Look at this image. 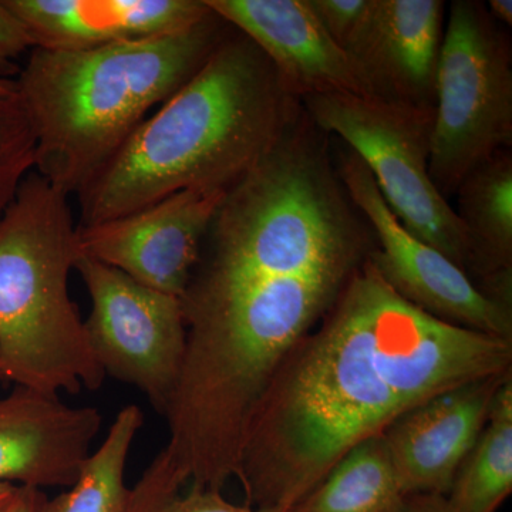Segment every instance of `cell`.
Instances as JSON below:
<instances>
[{
    "mask_svg": "<svg viewBox=\"0 0 512 512\" xmlns=\"http://www.w3.org/2000/svg\"><path fill=\"white\" fill-rule=\"evenodd\" d=\"M512 370V339L421 311L367 259L276 370L249 420L245 505L289 512L352 448L453 387Z\"/></svg>",
    "mask_w": 512,
    "mask_h": 512,
    "instance_id": "obj_1",
    "label": "cell"
},
{
    "mask_svg": "<svg viewBox=\"0 0 512 512\" xmlns=\"http://www.w3.org/2000/svg\"><path fill=\"white\" fill-rule=\"evenodd\" d=\"M302 113L261 49L237 29L77 195L92 227L185 190L227 192Z\"/></svg>",
    "mask_w": 512,
    "mask_h": 512,
    "instance_id": "obj_2",
    "label": "cell"
},
{
    "mask_svg": "<svg viewBox=\"0 0 512 512\" xmlns=\"http://www.w3.org/2000/svg\"><path fill=\"white\" fill-rule=\"evenodd\" d=\"M231 30L211 9L173 35L90 50L33 47L15 77L35 138L33 171L77 197Z\"/></svg>",
    "mask_w": 512,
    "mask_h": 512,
    "instance_id": "obj_3",
    "label": "cell"
},
{
    "mask_svg": "<svg viewBox=\"0 0 512 512\" xmlns=\"http://www.w3.org/2000/svg\"><path fill=\"white\" fill-rule=\"evenodd\" d=\"M79 256L69 197L32 171L0 215V369L18 387L59 396L106 379L70 298Z\"/></svg>",
    "mask_w": 512,
    "mask_h": 512,
    "instance_id": "obj_4",
    "label": "cell"
},
{
    "mask_svg": "<svg viewBox=\"0 0 512 512\" xmlns=\"http://www.w3.org/2000/svg\"><path fill=\"white\" fill-rule=\"evenodd\" d=\"M483 2L454 0L441 40L430 177L443 197L512 146V49Z\"/></svg>",
    "mask_w": 512,
    "mask_h": 512,
    "instance_id": "obj_5",
    "label": "cell"
},
{
    "mask_svg": "<svg viewBox=\"0 0 512 512\" xmlns=\"http://www.w3.org/2000/svg\"><path fill=\"white\" fill-rule=\"evenodd\" d=\"M301 104L320 131L338 136L365 163L397 220L467 272L466 231L430 177L434 110L340 93L313 94Z\"/></svg>",
    "mask_w": 512,
    "mask_h": 512,
    "instance_id": "obj_6",
    "label": "cell"
},
{
    "mask_svg": "<svg viewBox=\"0 0 512 512\" xmlns=\"http://www.w3.org/2000/svg\"><path fill=\"white\" fill-rule=\"evenodd\" d=\"M74 269L92 302L84 328L104 375L137 387L164 416L187 346L180 298L82 254Z\"/></svg>",
    "mask_w": 512,
    "mask_h": 512,
    "instance_id": "obj_7",
    "label": "cell"
},
{
    "mask_svg": "<svg viewBox=\"0 0 512 512\" xmlns=\"http://www.w3.org/2000/svg\"><path fill=\"white\" fill-rule=\"evenodd\" d=\"M335 161L350 198L372 227L376 247L370 259L387 284L434 318L512 339V309L487 298L466 271L406 229L353 151H339Z\"/></svg>",
    "mask_w": 512,
    "mask_h": 512,
    "instance_id": "obj_8",
    "label": "cell"
},
{
    "mask_svg": "<svg viewBox=\"0 0 512 512\" xmlns=\"http://www.w3.org/2000/svg\"><path fill=\"white\" fill-rule=\"evenodd\" d=\"M224 195L175 192L116 220L77 227L80 254L119 269L138 284L180 298Z\"/></svg>",
    "mask_w": 512,
    "mask_h": 512,
    "instance_id": "obj_9",
    "label": "cell"
},
{
    "mask_svg": "<svg viewBox=\"0 0 512 512\" xmlns=\"http://www.w3.org/2000/svg\"><path fill=\"white\" fill-rule=\"evenodd\" d=\"M274 64L293 96L376 97L348 53L333 40L309 0H205Z\"/></svg>",
    "mask_w": 512,
    "mask_h": 512,
    "instance_id": "obj_10",
    "label": "cell"
},
{
    "mask_svg": "<svg viewBox=\"0 0 512 512\" xmlns=\"http://www.w3.org/2000/svg\"><path fill=\"white\" fill-rule=\"evenodd\" d=\"M512 376L448 389L404 413L382 434L404 495H446L483 431L498 390Z\"/></svg>",
    "mask_w": 512,
    "mask_h": 512,
    "instance_id": "obj_11",
    "label": "cell"
},
{
    "mask_svg": "<svg viewBox=\"0 0 512 512\" xmlns=\"http://www.w3.org/2000/svg\"><path fill=\"white\" fill-rule=\"evenodd\" d=\"M444 9L441 0H370L343 50L376 97L434 110Z\"/></svg>",
    "mask_w": 512,
    "mask_h": 512,
    "instance_id": "obj_12",
    "label": "cell"
},
{
    "mask_svg": "<svg viewBox=\"0 0 512 512\" xmlns=\"http://www.w3.org/2000/svg\"><path fill=\"white\" fill-rule=\"evenodd\" d=\"M100 427L96 407L16 386L0 397V484L72 487Z\"/></svg>",
    "mask_w": 512,
    "mask_h": 512,
    "instance_id": "obj_13",
    "label": "cell"
},
{
    "mask_svg": "<svg viewBox=\"0 0 512 512\" xmlns=\"http://www.w3.org/2000/svg\"><path fill=\"white\" fill-rule=\"evenodd\" d=\"M33 46L90 50L190 29L211 13L205 0H6Z\"/></svg>",
    "mask_w": 512,
    "mask_h": 512,
    "instance_id": "obj_14",
    "label": "cell"
},
{
    "mask_svg": "<svg viewBox=\"0 0 512 512\" xmlns=\"http://www.w3.org/2000/svg\"><path fill=\"white\" fill-rule=\"evenodd\" d=\"M468 242L467 274L480 286L512 276V153L500 151L464 178L456 192Z\"/></svg>",
    "mask_w": 512,
    "mask_h": 512,
    "instance_id": "obj_15",
    "label": "cell"
},
{
    "mask_svg": "<svg viewBox=\"0 0 512 512\" xmlns=\"http://www.w3.org/2000/svg\"><path fill=\"white\" fill-rule=\"evenodd\" d=\"M404 497L380 434L352 448L289 512H397Z\"/></svg>",
    "mask_w": 512,
    "mask_h": 512,
    "instance_id": "obj_16",
    "label": "cell"
},
{
    "mask_svg": "<svg viewBox=\"0 0 512 512\" xmlns=\"http://www.w3.org/2000/svg\"><path fill=\"white\" fill-rule=\"evenodd\" d=\"M512 493V376L444 495L451 512H497Z\"/></svg>",
    "mask_w": 512,
    "mask_h": 512,
    "instance_id": "obj_17",
    "label": "cell"
},
{
    "mask_svg": "<svg viewBox=\"0 0 512 512\" xmlns=\"http://www.w3.org/2000/svg\"><path fill=\"white\" fill-rule=\"evenodd\" d=\"M144 423L136 404L121 409L106 439L83 461L69 491L45 498L39 512H126L131 488L124 481L131 446Z\"/></svg>",
    "mask_w": 512,
    "mask_h": 512,
    "instance_id": "obj_18",
    "label": "cell"
},
{
    "mask_svg": "<svg viewBox=\"0 0 512 512\" xmlns=\"http://www.w3.org/2000/svg\"><path fill=\"white\" fill-rule=\"evenodd\" d=\"M126 512H284L231 503L221 491L188 487L181 490L165 478L154 461L131 488Z\"/></svg>",
    "mask_w": 512,
    "mask_h": 512,
    "instance_id": "obj_19",
    "label": "cell"
},
{
    "mask_svg": "<svg viewBox=\"0 0 512 512\" xmlns=\"http://www.w3.org/2000/svg\"><path fill=\"white\" fill-rule=\"evenodd\" d=\"M35 138L18 94L0 97V215L35 170Z\"/></svg>",
    "mask_w": 512,
    "mask_h": 512,
    "instance_id": "obj_20",
    "label": "cell"
},
{
    "mask_svg": "<svg viewBox=\"0 0 512 512\" xmlns=\"http://www.w3.org/2000/svg\"><path fill=\"white\" fill-rule=\"evenodd\" d=\"M329 35L340 47L346 43L370 8V0H309Z\"/></svg>",
    "mask_w": 512,
    "mask_h": 512,
    "instance_id": "obj_21",
    "label": "cell"
},
{
    "mask_svg": "<svg viewBox=\"0 0 512 512\" xmlns=\"http://www.w3.org/2000/svg\"><path fill=\"white\" fill-rule=\"evenodd\" d=\"M33 47L28 30L6 5V0H0V77L15 79L20 70L16 60Z\"/></svg>",
    "mask_w": 512,
    "mask_h": 512,
    "instance_id": "obj_22",
    "label": "cell"
},
{
    "mask_svg": "<svg viewBox=\"0 0 512 512\" xmlns=\"http://www.w3.org/2000/svg\"><path fill=\"white\" fill-rule=\"evenodd\" d=\"M397 512H451L446 497L439 494L406 495Z\"/></svg>",
    "mask_w": 512,
    "mask_h": 512,
    "instance_id": "obj_23",
    "label": "cell"
},
{
    "mask_svg": "<svg viewBox=\"0 0 512 512\" xmlns=\"http://www.w3.org/2000/svg\"><path fill=\"white\" fill-rule=\"evenodd\" d=\"M46 495L39 488L18 485L15 497L3 512H39Z\"/></svg>",
    "mask_w": 512,
    "mask_h": 512,
    "instance_id": "obj_24",
    "label": "cell"
},
{
    "mask_svg": "<svg viewBox=\"0 0 512 512\" xmlns=\"http://www.w3.org/2000/svg\"><path fill=\"white\" fill-rule=\"evenodd\" d=\"M487 8L488 15L497 25L503 28H511L512 25V2L511 0H490Z\"/></svg>",
    "mask_w": 512,
    "mask_h": 512,
    "instance_id": "obj_25",
    "label": "cell"
},
{
    "mask_svg": "<svg viewBox=\"0 0 512 512\" xmlns=\"http://www.w3.org/2000/svg\"><path fill=\"white\" fill-rule=\"evenodd\" d=\"M18 485L15 484H0V512L6 510V507L10 504V501L15 497Z\"/></svg>",
    "mask_w": 512,
    "mask_h": 512,
    "instance_id": "obj_26",
    "label": "cell"
},
{
    "mask_svg": "<svg viewBox=\"0 0 512 512\" xmlns=\"http://www.w3.org/2000/svg\"><path fill=\"white\" fill-rule=\"evenodd\" d=\"M16 82L15 79H3L0 77V97L15 96Z\"/></svg>",
    "mask_w": 512,
    "mask_h": 512,
    "instance_id": "obj_27",
    "label": "cell"
},
{
    "mask_svg": "<svg viewBox=\"0 0 512 512\" xmlns=\"http://www.w3.org/2000/svg\"><path fill=\"white\" fill-rule=\"evenodd\" d=\"M0 380H5V377H3L2 369H0Z\"/></svg>",
    "mask_w": 512,
    "mask_h": 512,
    "instance_id": "obj_28",
    "label": "cell"
}]
</instances>
